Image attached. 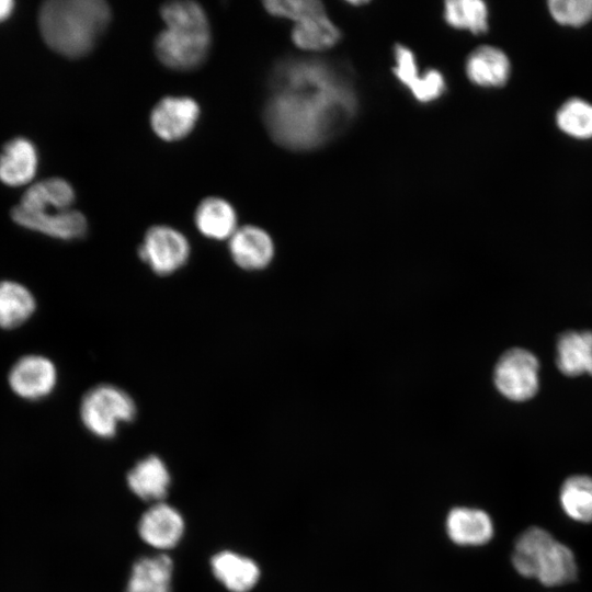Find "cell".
<instances>
[{
  "label": "cell",
  "instance_id": "cell-9",
  "mask_svg": "<svg viewBox=\"0 0 592 592\" xmlns=\"http://www.w3.org/2000/svg\"><path fill=\"white\" fill-rule=\"evenodd\" d=\"M200 117L197 102L189 96H166L150 113V125L163 140L175 141L186 137Z\"/></svg>",
  "mask_w": 592,
  "mask_h": 592
},
{
  "label": "cell",
  "instance_id": "cell-1",
  "mask_svg": "<svg viewBox=\"0 0 592 592\" xmlns=\"http://www.w3.org/2000/svg\"><path fill=\"white\" fill-rule=\"evenodd\" d=\"M263 122L289 150H310L338 135L354 117L357 96L344 69L319 58H285L271 71Z\"/></svg>",
  "mask_w": 592,
  "mask_h": 592
},
{
  "label": "cell",
  "instance_id": "cell-17",
  "mask_svg": "<svg viewBox=\"0 0 592 592\" xmlns=\"http://www.w3.org/2000/svg\"><path fill=\"white\" fill-rule=\"evenodd\" d=\"M170 482V473L157 455L140 459L127 474L129 489L144 501L161 502Z\"/></svg>",
  "mask_w": 592,
  "mask_h": 592
},
{
  "label": "cell",
  "instance_id": "cell-12",
  "mask_svg": "<svg viewBox=\"0 0 592 592\" xmlns=\"http://www.w3.org/2000/svg\"><path fill=\"white\" fill-rule=\"evenodd\" d=\"M228 250L234 263L244 271L265 269L273 259L274 243L270 235L260 227H238L228 240Z\"/></svg>",
  "mask_w": 592,
  "mask_h": 592
},
{
  "label": "cell",
  "instance_id": "cell-30",
  "mask_svg": "<svg viewBox=\"0 0 592 592\" xmlns=\"http://www.w3.org/2000/svg\"><path fill=\"white\" fill-rule=\"evenodd\" d=\"M548 5L560 24L578 26L592 19V0H551Z\"/></svg>",
  "mask_w": 592,
  "mask_h": 592
},
{
  "label": "cell",
  "instance_id": "cell-20",
  "mask_svg": "<svg viewBox=\"0 0 592 592\" xmlns=\"http://www.w3.org/2000/svg\"><path fill=\"white\" fill-rule=\"evenodd\" d=\"M75 197L70 183L60 178H50L30 186L18 207L30 213L67 210Z\"/></svg>",
  "mask_w": 592,
  "mask_h": 592
},
{
  "label": "cell",
  "instance_id": "cell-13",
  "mask_svg": "<svg viewBox=\"0 0 592 592\" xmlns=\"http://www.w3.org/2000/svg\"><path fill=\"white\" fill-rule=\"evenodd\" d=\"M184 532V521L173 506L161 502L151 505L140 517L138 533L143 540L157 549H171Z\"/></svg>",
  "mask_w": 592,
  "mask_h": 592
},
{
  "label": "cell",
  "instance_id": "cell-22",
  "mask_svg": "<svg viewBox=\"0 0 592 592\" xmlns=\"http://www.w3.org/2000/svg\"><path fill=\"white\" fill-rule=\"evenodd\" d=\"M173 562L166 554L135 561L126 592H171Z\"/></svg>",
  "mask_w": 592,
  "mask_h": 592
},
{
  "label": "cell",
  "instance_id": "cell-29",
  "mask_svg": "<svg viewBox=\"0 0 592 592\" xmlns=\"http://www.w3.org/2000/svg\"><path fill=\"white\" fill-rule=\"evenodd\" d=\"M263 4L270 14L292 20L295 24L326 13L323 4L318 0H267Z\"/></svg>",
  "mask_w": 592,
  "mask_h": 592
},
{
  "label": "cell",
  "instance_id": "cell-10",
  "mask_svg": "<svg viewBox=\"0 0 592 592\" xmlns=\"http://www.w3.org/2000/svg\"><path fill=\"white\" fill-rule=\"evenodd\" d=\"M11 216L21 227L60 240L80 239L88 231V221L84 215L76 209L30 213L15 206Z\"/></svg>",
  "mask_w": 592,
  "mask_h": 592
},
{
  "label": "cell",
  "instance_id": "cell-18",
  "mask_svg": "<svg viewBox=\"0 0 592 592\" xmlns=\"http://www.w3.org/2000/svg\"><path fill=\"white\" fill-rule=\"evenodd\" d=\"M210 566L216 579L230 592H249L260 578L255 561L234 551L214 555Z\"/></svg>",
  "mask_w": 592,
  "mask_h": 592
},
{
  "label": "cell",
  "instance_id": "cell-3",
  "mask_svg": "<svg viewBox=\"0 0 592 592\" xmlns=\"http://www.w3.org/2000/svg\"><path fill=\"white\" fill-rule=\"evenodd\" d=\"M512 565L521 576L546 587L570 583L578 573L573 551L539 526L526 528L516 538Z\"/></svg>",
  "mask_w": 592,
  "mask_h": 592
},
{
  "label": "cell",
  "instance_id": "cell-16",
  "mask_svg": "<svg viewBox=\"0 0 592 592\" xmlns=\"http://www.w3.org/2000/svg\"><path fill=\"white\" fill-rule=\"evenodd\" d=\"M38 164L36 148L26 138L10 140L0 153V181L10 186L29 183Z\"/></svg>",
  "mask_w": 592,
  "mask_h": 592
},
{
  "label": "cell",
  "instance_id": "cell-4",
  "mask_svg": "<svg viewBox=\"0 0 592 592\" xmlns=\"http://www.w3.org/2000/svg\"><path fill=\"white\" fill-rule=\"evenodd\" d=\"M79 414L84 428L100 439H112L122 424L134 421L137 405L123 388L100 384L82 397Z\"/></svg>",
  "mask_w": 592,
  "mask_h": 592
},
{
  "label": "cell",
  "instance_id": "cell-31",
  "mask_svg": "<svg viewBox=\"0 0 592 592\" xmlns=\"http://www.w3.org/2000/svg\"><path fill=\"white\" fill-rule=\"evenodd\" d=\"M14 2L11 0H0V22L7 20L13 12Z\"/></svg>",
  "mask_w": 592,
  "mask_h": 592
},
{
  "label": "cell",
  "instance_id": "cell-6",
  "mask_svg": "<svg viewBox=\"0 0 592 592\" xmlns=\"http://www.w3.org/2000/svg\"><path fill=\"white\" fill-rule=\"evenodd\" d=\"M139 259L156 274L171 275L189 261L191 246L178 229L156 225L150 227L137 249Z\"/></svg>",
  "mask_w": 592,
  "mask_h": 592
},
{
  "label": "cell",
  "instance_id": "cell-23",
  "mask_svg": "<svg viewBox=\"0 0 592 592\" xmlns=\"http://www.w3.org/2000/svg\"><path fill=\"white\" fill-rule=\"evenodd\" d=\"M36 303L32 293L22 284L0 282V327L13 329L24 323L34 312Z\"/></svg>",
  "mask_w": 592,
  "mask_h": 592
},
{
  "label": "cell",
  "instance_id": "cell-14",
  "mask_svg": "<svg viewBox=\"0 0 592 592\" xmlns=\"http://www.w3.org/2000/svg\"><path fill=\"white\" fill-rule=\"evenodd\" d=\"M396 78L406 86L414 99L421 103L439 99L445 91L443 75L436 69L428 70L419 76L413 53L403 45L397 44L394 49Z\"/></svg>",
  "mask_w": 592,
  "mask_h": 592
},
{
  "label": "cell",
  "instance_id": "cell-21",
  "mask_svg": "<svg viewBox=\"0 0 592 592\" xmlns=\"http://www.w3.org/2000/svg\"><path fill=\"white\" fill-rule=\"evenodd\" d=\"M197 230L213 240H229L237 230V214L232 205L220 197H207L196 207Z\"/></svg>",
  "mask_w": 592,
  "mask_h": 592
},
{
  "label": "cell",
  "instance_id": "cell-26",
  "mask_svg": "<svg viewBox=\"0 0 592 592\" xmlns=\"http://www.w3.org/2000/svg\"><path fill=\"white\" fill-rule=\"evenodd\" d=\"M444 19L448 25L474 34L488 29V9L480 0H449L444 3Z\"/></svg>",
  "mask_w": 592,
  "mask_h": 592
},
{
  "label": "cell",
  "instance_id": "cell-8",
  "mask_svg": "<svg viewBox=\"0 0 592 592\" xmlns=\"http://www.w3.org/2000/svg\"><path fill=\"white\" fill-rule=\"evenodd\" d=\"M58 374L55 364L42 355H26L12 366L9 385L13 392L27 400H38L53 392Z\"/></svg>",
  "mask_w": 592,
  "mask_h": 592
},
{
  "label": "cell",
  "instance_id": "cell-5",
  "mask_svg": "<svg viewBox=\"0 0 592 592\" xmlns=\"http://www.w3.org/2000/svg\"><path fill=\"white\" fill-rule=\"evenodd\" d=\"M492 383L498 394L508 401L527 402L539 391L540 362L527 349H506L494 363Z\"/></svg>",
  "mask_w": 592,
  "mask_h": 592
},
{
  "label": "cell",
  "instance_id": "cell-15",
  "mask_svg": "<svg viewBox=\"0 0 592 592\" xmlns=\"http://www.w3.org/2000/svg\"><path fill=\"white\" fill-rule=\"evenodd\" d=\"M445 531L456 545L481 546L493 537L494 526L486 511L478 508L456 506L446 515Z\"/></svg>",
  "mask_w": 592,
  "mask_h": 592
},
{
  "label": "cell",
  "instance_id": "cell-7",
  "mask_svg": "<svg viewBox=\"0 0 592 592\" xmlns=\"http://www.w3.org/2000/svg\"><path fill=\"white\" fill-rule=\"evenodd\" d=\"M210 47V31L166 29L155 39V54L166 67L189 71L201 66Z\"/></svg>",
  "mask_w": 592,
  "mask_h": 592
},
{
  "label": "cell",
  "instance_id": "cell-19",
  "mask_svg": "<svg viewBox=\"0 0 592 592\" xmlns=\"http://www.w3.org/2000/svg\"><path fill=\"white\" fill-rule=\"evenodd\" d=\"M468 79L483 88L502 87L510 75V61L501 49L485 45L470 53L466 60Z\"/></svg>",
  "mask_w": 592,
  "mask_h": 592
},
{
  "label": "cell",
  "instance_id": "cell-25",
  "mask_svg": "<svg viewBox=\"0 0 592 592\" xmlns=\"http://www.w3.org/2000/svg\"><path fill=\"white\" fill-rule=\"evenodd\" d=\"M340 37V31L326 13L296 23L292 31L294 44L305 50L317 52L331 48Z\"/></svg>",
  "mask_w": 592,
  "mask_h": 592
},
{
  "label": "cell",
  "instance_id": "cell-11",
  "mask_svg": "<svg viewBox=\"0 0 592 592\" xmlns=\"http://www.w3.org/2000/svg\"><path fill=\"white\" fill-rule=\"evenodd\" d=\"M555 365L568 378L592 377V330L569 329L559 333Z\"/></svg>",
  "mask_w": 592,
  "mask_h": 592
},
{
  "label": "cell",
  "instance_id": "cell-2",
  "mask_svg": "<svg viewBox=\"0 0 592 592\" xmlns=\"http://www.w3.org/2000/svg\"><path fill=\"white\" fill-rule=\"evenodd\" d=\"M112 18L103 0H49L38 12L44 42L55 53L79 58L92 50Z\"/></svg>",
  "mask_w": 592,
  "mask_h": 592
},
{
  "label": "cell",
  "instance_id": "cell-24",
  "mask_svg": "<svg viewBox=\"0 0 592 592\" xmlns=\"http://www.w3.org/2000/svg\"><path fill=\"white\" fill-rule=\"evenodd\" d=\"M559 502L563 512L573 521L592 522V476L571 475L562 482Z\"/></svg>",
  "mask_w": 592,
  "mask_h": 592
},
{
  "label": "cell",
  "instance_id": "cell-28",
  "mask_svg": "<svg viewBox=\"0 0 592 592\" xmlns=\"http://www.w3.org/2000/svg\"><path fill=\"white\" fill-rule=\"evenodd\" d=\"M557 124L566 134L576 138L592 137V104L573 98L568 100L557 112Z\"/></svg>",
  "mask_w": 592,
  "mask_h": 592
},
{
  "label": "cell",
  "instance_id": "cell-27",
  "mask_svg": "<svg viewBox=\"0 0 592 592\" xmlns=\"http://www.w3.org/2000/svg\"><path fill=\"white\" fill-rule=\"evenodd\" d=\"M160 14L167 29L209 31L207 15L197 2H168L161 7Z\"/></svg>",
  "mask_w": 592,
  "mask_h": 592
}]
</instances>
